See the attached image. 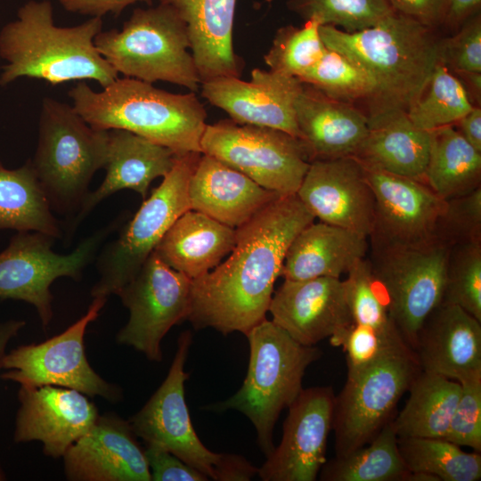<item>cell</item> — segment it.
I'll return each instance as SVG.
<instances>
[{"mask_svg":"<svg viewBox=\"0 0 481 481\" xmlns=\"http://www.w3.org/2000/svg\"><path fill=\"white\" fill-rule=\"evenodd\" d=\"M118 221L86 237L68 254L53 250L56 239L50 235L17 232L0 252V299L20 300L33 306L46 329L53 317V282L61 277L79 281Z\"/></svg>","mask_w":481,"mask_h":481,"instance_id":"9c48e42d","label":"cell"},{"mask_svg":"<svg viewBox=\"0 0 481 481\" xmlns=\"http://www.w3.org/2000/svg\"><path fill=\"white\" fill-rule=\"evenodd\" d=\"M459 132L477 151L481 152V110L474 107L458 122Z\"/></svg>","mask_w":481,"mask_h":481,"instance_id":"f907efd6","label":"cell"},{"mask_svg":"<svg viewBox=\"0 0 481 481\" xmlns=\"http://www.w3.org/2000/svg\"><path fill=\"white\" fill-rule=\"evenodd\" d=\"M94 43L105 61L126 77L150 84L167 82L193 93L200 87L187 26L167 4L135 9L121 29L102 30Z\"/></svg>","mask_w":481,"mask_h":481,"instance_id":"52a82bcc","label":"cell"},{"mask_svg":"<svg viewBox=\"0 0 481 481\" xmlns=\"http://www.w3.org/2000/svg\"><path fill=\"white\" fill-rule=\"evenodd\" d=\"M71 481H151L144 449L128 420L100 414L91 429L63 455Z\"/></svg>","mask_w":481,"mask_h":481,"instance_id":"7402d4cb","label":"cell"},{"mask_svg":"<svg viewBox=\"0 0 481 481\" xmlns=\"http://www.w3.org/2000/svg\"><path fill=\"white\" fill-rule=\"evenodd\" d=\"M409 398L392 419L397 437L444 438L461 393V385L420 371L409 387Z\"/></svg>","mask_w":481,"mask_h":481,"instance_id":"4dcf8cb0","label":"cell"},{"mask_svg":"<svg viewBox=\"0 0 481 481\" xmlns=\"http://www.w3.org/2000/svg\"><path fill=\"white\" fill-rule=\"evenodd\" d=\"M330 341L334 346H343L347 373L365 369L394 352L412 348L399 332H380L354 322Z\"/></svg>","mask_w":481,"mask_h":481,"instance_id":"b9f144b4","label":"cell"},{"mask_svg":"<svg viewBox=\"0 0 481 481\" xmlns=\"http://www.w3.org/2000/svg\"><path fill=\"white\" fill-rule=\"evenodd\" d=\"M289 10L346 32L371 28L395 11L387 0H289Z\"/></svg>","mask_w":481,"mask_h":481,"instance_id":"f35d334b","label":"cell"},{"mask_svg":"<svg viewBox=\"0 0 481 481\" xmlns=\"http://www.w3.org/2000/svg\"><path fill=\"white\" fill-rule=\"evenodd\" d=\"M4 229L62 236L30 160L14 169L0 161V230Z\"/></svg>","mask_w":481,"mask_h":481,"instance_id":"d6a6232c","label":"cell"},{"mask_svg":"<svg viewBox=\"0 0 481 481\" xmlns=\"http://www.w3.org/2000/svg\"><path fill=\"white\" fill-rule=\"evenodd\" d=\"M192 338L188 330L180 335L166 379L128 421L135 436L146 444L170 452L216 480L223 453H216L202 444L192 427L184 397V382L189 378L184 363Z\"/></svg>","mask_w":481,"mask_h":481,"instance_id":"9a60e30c","label":"cell"},{"mask_svg":"<svg viewBox=\"0 0 481 481\" xmlns=\"http://www.w3.org/2000/svg\"><path fill=\"white\" fill-rule=\"evenodd\" d=\"M481 0H447L445 19L457 24L469 16L480 5Z\"/></svg>","mask_w":481,"mask_h":481,"instance_id":"f5cc1de1","label":"cell"},{"mask_svg":"<svg viewBox=\"0 0 481 481\" xmlns=\"http://www.w3.org/2000/svg\"><path fill=\"white\" fill-rule=\"evenodd\" d=\"M268 312L276 325L304 346H315L353 323L345 281L340 278L284 280L273 294Z\"/></svg>","mask_w":481,"mask_h":481,"instance_id":"44dd1931","label":"cell"},{"mask_svg":"<svg viewBox=\"0 0 481 481\" xmlns=\"http://www.w3.org/2000/svg\"><path fill=\"white\" fill-rule=\"evenodd\" d=\"M449 249L436 240L369 249L367 257L389 315L411 347L425 319L442 303Z\"/></svg>","mask_w":481,"mask_h":481,"instance_id":"8fae6325","label":"cell"},{"mask_svg":"<svg viewBox=\"0 0 481 481\" xmlns=\"http://www.w3.org/2000/svg\"><path fill=\"white\" fill-rule=\"evenodd\" d=\"M320 35L327 48L345 55L372 79L375 93L367 118L407 112L439 61V43L428 26L397 12L355 32L321 25Z\"/></svg>","mask_w":481,"mask_h":481,"instance_id":"7a4b0ae2","label":"cell"},{"mask_svg":"<svg viewBox=\"0 0 481 481\" xmlns=\"http://www.w3.org/2000/svg\"><path fill=\"white\" fill-rule=\"evenodd\" d=\"M102 26V17H91L78 25L60 27L50 0L28 1L0 30V58L6 61L0 86L29 77L53 86L94 80L107 86L118 74L94 43Z\"/></svg>","mask_w":481,"mask_h":481,"instance_id":"3957f363","label":"cell"},{"mask_svg":"<svg viewBox=\"0 0 481 481\" xmlns=\"http://www.w3.org/2000/svg\"><path fill=\"white\" fill-rule=\"evenodd\" d=\"M68 12L102 17L107 13L118 15L127 6L137 2L151 5L152 0H57Z\"/></svg>","mask_w":481,"mask_h":481,"instance_id":"c3c4849f","label":"cell"},{"mask_svg":"<svg viewBox=\"0 0 481 481\" xmlns=\"http://www.w3.org/2000/svg\"><path fill=\"white\" fill-rule=\"evenodd\" d=\"M314 219L294 194L278 198L237 228L229 257L192 280L187 320L194 329L246 335L266 319L288 248Z\"/></svg>","mask_w":481,"mask_h":481,"instance_id":"6da1fadb","label":"cell"},{"mask_svg":"<svg viewBox=\"0 0 481 481\" xmlns=\"http://www.w3.org/2000/svg\"><path fill=\"white\" fill-rule=\"evenodd\" d=\"M429 135L425 183L444 200L481 187V152L452 125L429 131Z\"/></svg>","mask_w":481,"mask_h":481,"instance_id":"1f68e13d","label":"cell"},{"mask_svg":"<svg viewBox=\"0 0 481 481\" xmlns=\"http://www.w3.org/2000/svg\"><path fill=\"white\" fill-rule=\"evenodd\" d=\"M395 12L420 23L434 25L445 17L447 0H387Z\"/></svg>","mask_w":481,"mask_h":481,"instance_id":"7dc6e473","label":"cell"},{"mask_svg":"<svg viewBox=\"0 0 481 481\" xmlns=\"http://www.w3.org/2000/svg\"><path fill=\"white\" fill-rule=\"evenodd\" d=\"M412 348L394 352L371 366L347 373L334 398L332 429L336 457L370 443L420 371Z\"/></svg>","mask_w":481,"mask_h":481,"instance_id":"7c38bea8","label":"cell"},{"mask_svg":"<svg viewBox=\"0 0 481 481\" xmlns=\"http://www.w3.org/2000/svg\"><path fill=\"white\" fill-rule=\"evenodd\" d=\"M480 322L458 306L440 304L423 322L412 347L420 370L458 382L481 376Z\"/></svg>","mask_w":481,"mask_h":481,"instance_id":"603a6c76","label":"cell"},{"mask_svg":"<svg viewBox=\"0 0 481 481\" xmlns=\"http://www.w3.org/2000/svg\"><path fill=\"white\" fill-rule=\"evenodd\" d=\"M200 87L201 95L234 122L272 127L299 138L295 103L303 83L298 77L254 69L249 81L220 77Z\"/></svg>","mask_w":481,"mask_h":481,"instance_id":"ffe728a7","label":"cell"},{"mask_svg":"<svg viewBox=\"0 0 481 481\" xmlns=\"http://www.w3.org/2000/svg\"><path fill=\"white\" fill-rule=\"evenodd\" d=\"M296 195L314 218L369 238L374 195L355 157L311 161Z\"/></svg>","mask_w":481,"mask_h":481,"instance_id":"ac0fdd59","label":"cell"},{"mask_svg":"<svg viewBox=\"0 0 481 481\" xmlns=\"http://www.w3.org/2000/svg\"><path fill=\"white\" fill-rule=\"evenodd\" d=\"M330 387L302 389L288 407L282 438L257 474L264 481H314L326 462L334 407Z\"/></svg>","mask_w":481,"mask_h":481,"instance_id":"e0dca14e","label":"cell"},{"mask_svg":"<svg viewBox=\"0 0 481 481\" xmlns=\"http://www.w3.org/2000/svg\"><path fill=\"white\" fill-rule=\"evenodd\" d=\"M410 477L398 451L392 419L370 443L325 462L320 475L323 481H410Z\"/></svg>","mask_w":481,"mask_h":481,"instance_id":"836d02e7","label":"cell"},{"mask_svg":"<svg viewBox=\"0 0 481 481\" xmlns=\"http://www.w3.org/2000/svg\"><path fill=\"white\" fill-rule=\"evenodd\" d=\"M333 99H366L370 103L375 85L368 74L345 55L326 47L321 59L299 78Z\"/></svg>","mask_w":481,"mask_h":481,"instance_id":"8d00e7d4","label":"cell"},{"mask_svg":"<svg viewBox=\"0 0 481 481\" xmlns=\"http://www.w3.org/2000/svg\"><path fill=\"white\" fill-rule=\"evenodd\" d=\"M200 150L281 196L297 193L311 163L301 139L231 118L207 124Z\"/></svg>","mask_w":481,"mask_h":481,"instance_id":"30bf717a","label":"cell"},{"mask_svg":"<svg viewBox=\"0 0 481 481\" xmlns=\"http://www.w3.org/2000/svg\"><path fill=\"white\" fill-rule=\"evenodd\" d=\"M473 108L462 83L439 61L407 115L417 127L429 132L458 122Z\"/></svg>","mask_w":481,"mask_h":481,"instance_id":"d590c367","label":"cell"},{"mask_svg":"<svg viewBox=\"0 0 481 481\" xmlns=\"http://www.w3.org/2000/svg\"><path fill=\"white\" fill-rule=\"evenodd\" d=\"M439 61L466 73H481V21L475 18L454 37L439 43Z\"/></svg>","mask_w":481,"mask_h":481,"instance_id":"f6af8a7d","label":"cell"},{"mask_svg":"<svg viewBox=\"0 0 481 481\" xmlns=\"http://www.w3.org/2000/svg\"><path fill=\"white\" fill-rule=\"evenodd\" d=\"M258 472V469L245 458L236 454H224L217 469L216 480L247 481Z\"/></svg>","mask_w":481,"mask_h":481,"instance_id":"681fc988","label":"cell"},{"mask_svg":"<svg viewBox=\"0 0 481 481\" xmlns=\"http://www.w3.org/2000/svg\"><path fill=\"white\" fill-rule=\"evenodd\" d=\"M368 123L369 133L355 158L363 165L424 182L429 132L417 127L405 111L369 117Z\"/></svg>","mask_w":481,"mask_h":481,"instance_id":"f546056e","label":"cell"},{"mask_svg":"<svg viewBox=\"0 0 481 481\" xmlns=\"http://www.w3.org/2000/svg\"><path fill=\"white\" fill-rule=\"evenodd\" d=\"M187 26L190 48L201 83L220 77H240L232 31L236 0H160Z\"/></svg>","mask_w":481,"mask_h":481,"instance_id":"4316f807","label":"cell"},{"mask_svg":"<svg viewBox=\"0 0 481 481\" xmlns=\"http://www.w3.org/2000/svg\"><path fill=\"white\" fill-rule=\"evenodd\" d=\"M144 454L153 481H206L208 477L170 452L146 444Z\"/></svg>","mask_w":481,"mask_h":481,"instance_id":"bcb514c9","label":"cell"},{"mask_svg":"<svg viewBox=\"0 0 481 481\" xmlns=\"http://www.w3.org/2000/svg\"><path fill=\"white\" fill-rule=\"evenodd\" d=\"M26 326V322L20 319L0 320V370L9 342L18 336ZM5 480V475L0 466V481Z\"/></svg>","mask_w":481,"mask_h":481,"instance_id":"816d5d0a","label":"cell"},{"mask_svg":"<svg viewBox=\"0 0 481 481\" xmlns=\"http://www.w3.org/2000/svg\"><path fill=\"white\" fill-rule=\"evenodd\" d=\"M441 304L458 306L481 322V242L450 247Z\"/></svg>","mask_w":481,"mask_h":481,"instance_id":"ab89813d","label":"cell"},{"mask_svg":"<svg viewBox=\"0 0 481 481\" xmlns=\"http://www.w3.org/2000/svg\"><path fill=\"white\" fill-rule=\"evenodd\" d=\"M86 314L64 331L41 343L22 345L6 353L0 378L24 386H55L100 396L110 403L123 398L119 386L101 377L85 351L87 326L97 319L108 298H93Z\"/></svg>","mask_w":481,"mask_h":481,"instance_id":"4fadbf2b","label":"cell"},{"mask_svg":"<svg viewBox=\"0 0 481 481\" xmlns=\"http://www.w3.org/2000/svg\"><path fill=\"white\" fill-rule=\"evenodd\" d=\"M236 237V229L189 209L170 226L153 252L193 280L217 266L234 248Z\"/></svg>","mask_w":481,"mask_h":481,"instance_id":"f1b7e54d","label":"cell"},{"mask_svg":"<svg viewBox=\"0 0 481 481\" xmlns=\"http://www.w3.org/2000/svg\"><path fill=\"white\" fill-rule=\"evenodd\" d=\"M346 275L344 281L353 322L380 332H399L389 315L368 257L355 264Z\"/></svg>","mask_w":481,"mask_h":481,"instance_id":"60d3db41","label":"cell"},{"mask_svg":"<svg viewBox=\"0 0 481 481\" xmlns=\"http://www.w3.org/2000/svg\"><path fill=\"white\" fill-rule=\"evenodd\" d=\"M461 393L444 439L481 451V376L459 382Z\"/></svg>","mask_w":481,"mask_h":481,"instance_id":"ee69618b","label":"cell"},{"mask_svg":"<svg viewBox=\"0 0 481 481\" xmlns=\"http://www.w3.org/2000/svg\"><path fill=\"white\" fill-rule=\"evenodd\" d=\"M191 209L233 229L281 197L221 160L201 153L188 187Z\"/></svg>","mask_w":481,"mask_h":481,"instance_id":"d4e9b609","label":"cell"},{"mask_svg":"<svg viewBox=\"0 0 481 481\" xmlns=\"http://www.w3.org/2000/svg\"><path fill=\"white\" fill-rule=\"evenodd\" d=\"M368 252V238L338 226L312 222L289 246L280 276L292 281L340 278Z\"/></svg>","mask_w":481,"mask_h":481,"instance_id":"83f0119b","label":"cell"},{"mask_svg":"<svg viewBox=\"0 0 481 481\" xmlns=\"http://www.w3.org/2000/svg\"><path fill=\"white\" fill-rule=\"evenodd\" d=\"M177 154L124 129H108L106 175L97 189L89 192L78 212L70 221L67 236L72 235L82 221L103 200L124 189L133 190L143 200L153 180L164 177L174 167Z\"/></svg>","mask_w":481,"mask_h":481,"instance_id":"cb8c5ba5","label":"cell"},{"mask_svg":"<svg viewBox=\"0 0 481 481\" xmlns=\"http://www.w3.org/2000/svg\"><path fill=\"white\" fill-rule=\"evenodd\" d=\"M246 336L250 354L243 384L236 394L214 408L233 409L247 416L267 457L274 449L273 429L281 412L298 396L306 368L321 357L322 352L315 346L298 343L266 319Z\"/></svg>","mask_w":481,"mask_h":481,"instance_id":"8992f818","label":"cell"},{"mask_svg":"<svg viewBox=\"0 0 481 481\" xmlns=\"http://www.w3.org/2000/svg\"><path fill=\"white\" fill-rule=\"evenodd\" d=\"M436 240L447 247L481 242V187L445 200Z\"/></svg>","mask_w":481,"mask_h":481,"instance_id":"7bdbcfd3","label":"cell"},{"mask_svg":"<svg viewBox=\"0 0 481 481\" xmlns=\"http://www.w3.org/2000/svg\"><path fill=\"white\" fill-rule=\"evenodd\" d=\"M192 280L165 264L154 252L117 294L129 311L117 343L135 348L151 362L163 359L161 341L175 324L187 320Z\"/></svg>","mask_w":481,"mask_h":481,"instance_id":"5bb4252c","label":"cell"},{"mask_svg":"<svg viewBox=\"0 0 481 481\" xmlns=\"http://www.w3.org/2000/svg\"><path fill=\"white\" fill-rule=\"evenodd\" d=\"M107 141L108 130L90 126L72 104L43 99L30 161L53 211L75 217L94 175L104 167Z\"/></svg>","mask_w":481,"mask_h":481,"instance_id":"5b68a950","label":"cell"},{"mask_svg":"<svg viewBox=\"0 0 481 481\" xmlns=\"http://www.w3.org/2000/svg\"><path fill=\"white\" fill-rule=\"evenodd\" d=\"M18 400L14 442L39 441L44 454L53 459L62 458L100 415L86 395L68 387L20 385Z\"/></svg>","mask_w":481,"mask_h":481,"instance_id":"d6986e66","label":"cell"},{"mask_svg":"<svg viewBox=\"0 0 481 481\" xmlns=\"http://www.w3.org/2000/svg\"><path fill=\"white\" fill-rule=\"evenodd\" d=\"M200 152L178 155L172 169L97 258L92 298L117 295L138 273L170 226L191 209L188 187Z\"/></svg>","mask_w":481,"mask_h":481,"instance_id":"ba28073f","label":"cell"},{"mask_svg":"<svg viewBox=\"0 0 481 481\" xmlns=\"http://www.w3.org/2000/svg\"><path fill=\"white\" fill-rule=\"evenodd\" d=\"M465 75L472 87L478 93L481 89V73H466Z\"/></svg>","mask_w":481,"mask_h":481,"instance_id":"db71d44e","label":"cell"},{"mask_svg":"<svg viewBox=\"0 0 481 481\" xmlns=\"http://www.w3.org/2000/svg\"><path fill=\"white\" fill-rule=\"evenodd\" d=\"M295 113L299 138L311 161L355 157L369 133L368 118L363 112L305 83Z\"/></svg>","mask_w":481,"mask_h":481,"instance_id":"484cf974","label":"cell"},{"mask_svg":"<svg viewBox=\"0 0 481 481\" xmlns=\"http://www.w3.org/2000/svg\"><path fill=\"white\" fill-rule=\"evenodd\" d=\"M316 20L301 27L288 25L279 29L269 51L264 56L271 70L299 78L322 56L326 46Z\"/></svg>","mask_w":481,"mask_h":481,"instance_id":"74e56055","label":"cell"},{"mask_svg":"<svg viewBox=\"0 0 481 481\" xmlns=\"http://www.w3.org/2000/svg\"><path fill=\"white\" fill-rule=\"evenodd\" d=\"M397 447L406 469L429 474L438 481H477L481 455L467 452L443 438L397 437Z\"/></svg>","mask_w":481,"mask_h":481,"instance_id":"e575fe53","label":"cell"},{"mask_svg":"<svg viewBox=\"0 0 481 481\" xmlns=\"http://www.w3.org/2000/svg\"><path fill=\"white\" fill-rule=\"evenodd\" d=\"M363 167L374 195L369 249L414 246L436 240V224L445 200L422 181L366 165Z\"/></svg>","mask_w":481,"mask_h":481,"instance_id":"2e32d148","label":"cell"},{"mask_svg":"<svg viewBox=\"0 0 481 481\" xmlns=\"http://www.w3.org/2000/svg\"><path fill=\"white\" fill-rule=\"evenodd\" d=\"M68 94L75 110L94 127L127 130L177 155L201 153L207 112L193 92L174 94L118 77L102 91L79 81Z\"/></svg>","mask_w":481,"mask_h":481,"instance_id":"277c9868","label":"cell"}]
</instances>
